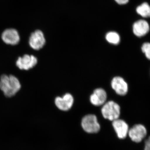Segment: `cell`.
<instances>
[{"mask_svg": "<svg viewBox=\"0 0 150 150\" xmlns=\"http://www.w3.org/2000/svg\"><path fill=\"white\" fill-rule=\"evenodd\" d=\"M21 85L18 79L13 75H3L0 79V89L8 97L14 96L20 90Z\"/></svg>", "mask_w": 150, "mask_h": 150, "instance_id": "1", "label": "cell"}, {"mask_svg": "<svg viewBox=\"0 0 150 150\" xmlns=\"http://www.w3.org/2000/svg\"><path fill=\"white\" fill-rule=\"evenodd\" d=\"M81 126L83 131L89 134H96L100 129L98 118L93 114L84 115L81 120Z\"/></svg>", "mask_w": 150, "mask_h": 150, "instance_id": "2", "label": "cell"}, {"mask_svg": "<svg viewBox=\"0 0 150 150\" xmlns=\"http://www.w3.org/2000/svg\"><path fill=\"white\" fill-rule=\"evenodd\" d=\"M101 113L103 117L105 120L112 122L120 118L121 107L114 101H109L105 102L103 105Z\"/></svg>", "mask_w": 150, "mask_h": 150, "instance_id": "3", "label": "cell"}, {"mask_svg": "<svg viewBox=\"0 0 150 150\" xmlns=\"http://www.w3.org/2000/svg\"><path fill=\"white\" fill-rule=\"evenodd\" d=\"M147 134L146 126L141 123H138L130 127L128 137L134 144H139L146 139Z\"/></svg>", "mask_w": 150, "mask_h": 150, "instance_id": "4", "label": "cell"}, {"mask_svg": "<svg viewBox=\"0 0 150 150\" xmlns=\"http://www.w3.org/2000/svg\"><path fill=\"white\" fill-rule=\"evenodd\" d=\"M111 125L118 139L123 140L127 138L130 127L125 120L118 118L112 121Z\"/></svg>", "mask_w": 150, "mask_h": 150, "instance_id": "5", "label": "cell"}, {"mask_svg": "<svg viewBox=\"0 0 150 150\" xmlns=\"http://www.w3.org/2000/svg\"><path fill=\"white\" fill-rule=\"evenodd\" d=\"M46 43V39L41 30H35L30 34L29 39L30 46L35 50H40Z\"/></svg>", "mask_w": 150, "mask_h": 150, "instance_id": "6", "label": "cell"}, {"mask_svg": "<svg viewBox=\"0 0 150 150\" xmlns=\"http://www.w3.org/2000/svg\"><path fill=\"white\" fill-rule=\"evenodd\" d=\"M74 103V98L71 94L67 93L62 97H57L55 100L56 107L59 110L67 111L71 109Z\"/></svg>", "mask_w": 150, "mask_h": 150, "instance_id": "7", "label": "cell"}, {"mask_svg": "<svg viewBox=\"0 0 150 150\" xmlns=\"http://www.w3.org/2000/svg\"><path fill=\"white\" fill-rule=\"evenodd\" d=\"M37 62V58L35 56L25 54L23 57H19L16 64L20 69L28 70L35 67Z\"/></svg>", "mask_w": 150, "mask_h": 150, "instance_id": "8", "label": "cell"}, {"mask_svg": "<svg viewBox=\"0 0 150 150\" xmlns=\"http://www.w3.org/2000/svg\"><path fill=\"white\" fill-rule=\"evenodd\" d=\"M111 86L113 90L120 96L126 95L128 93L129 86L128 83L123 78L116 76L111 81Z\"/></svg>", "mask_w": 150, "mask_h": 150, "instance_id": "9", "label": "cell"}, {"mask_svg": "<svg viewBox=\"0 0 150 150\" xmlns=\"http://www.w3.org/2000/svg\"><path fill=\"white\" fill-rule=\"evenodd\" d=\"M1 38L6 44L11 45L18 44L20 40L18 31L14 28H8L4 30L2 33Z\"/></svg>", "mask_w": 150, "mask_h": 150, "instance_id": "10", "label": "cell"}, {"mask_svg": "<svg viewBox=\"0 0 150 150\" xmlns=\"http://www.w3.org/2000/svg\"><path fill=\"white\" fill-rule=\"evenodd\" d=\"M107 93L103 89L97 88L95 90L91 96V103L95 106L103 105L107 100Z\"/></svg>", "mask_w": 150, "mask_h": 150, "instance_id": "11", "label": "cell"}, {"mask_svg": "<svg viewBox=\"0 0 150 150\" xmlns=\"http://www.w3.org/2000/svg\"><path fill=\"white\" fill-rule=\"evenodd\" d=\"M149 30V25L148 22L144 20H139L133 24V33L137 37H142L145 36Z\"/></svg>", "mask_w": 150, "mask_h": 150, "instance_id": "12", "label": "cell"}, {"mask_svg": "<svg viewBox=\"0 0 150 150\" xmlns=\"http://www.w3.org/2000/svg\"><path fill=\"white\" fill-rule=\"evenodd\" d=\"M137 13L145 18H150V6L148 3L144 2L137 7Z\"/></svg>", "mask_w": 150, "mask_h": 150, "instance_id": "13", "label": "cell"}, {"mask_svg": "<svg viewBox=\"0 0 150 150\" xmlns=\"http://www.w3.org/2000/svg\"><path fill=\"white\" fill-rule=\"evenodd\" d=\"M105 39L108 43L113 45H118L121 40L120 35L114 31L108 33L105 35Z\"/></svg>", "mask_w": 150, "mask_h": 150, "instance_id": "14", "label": "cell"}, {"mask_svg": "<svg viewBox=\"0 0 150 150\" xmlns=\"http://www.w3.org/2000/svg\"><path fill=\"white\" fill-rule=\"evenodd\" d=\"M142 50L146 58L150 60V43L146 42L143 43L142 46Z\"/></svg>", "mask_w": 150, "mask_h": 150, "instance_id": "15", "label": "cell"}, {"mask_svg": "<svg viewBox=\"0 0 150 150\" xmlns=\"http://www.w3.org/2000/svg\"><path fill=\"white\" fill-rule=\"evenodd\" d=\"M144 150H150V136L144 140Z\"/></svg>", "mask_w": 150, "mask_h": 150, "instance_id": "16", "label": "cell"}, {"mask_svg": "<svg viewBox=\"0 0 150 150\" xmlns=\"http://www.w3.org/2000/svg\"><path fill=\"white\" fill-rule=\"evenodd\" d=\"M129 0H115V2L119 5H125L129 2Z\"/></svg>", "mask_w": 150, "mask_h": 150, "instance_id": "17", "label": "cell"}]
</instances>
